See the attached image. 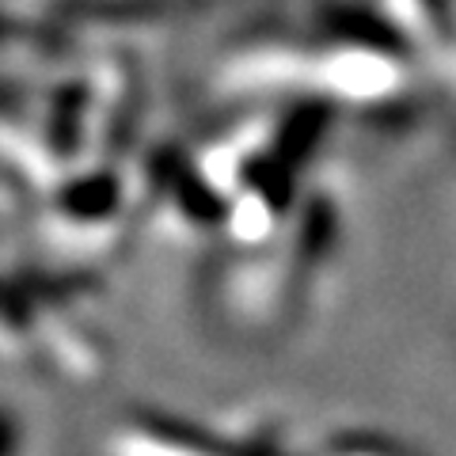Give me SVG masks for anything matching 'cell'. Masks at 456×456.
<instances>
[{
  "mask_svg": "<svg viewBox=\"0 0 456 456\" xmlns=\"http://www.w3.org/2000/svg\"><path fill=\"white\" fill-rule=\"evenodd\" d=\"M27 320L16 308V297H12L4 285H0V350H20L27 342Z\"/></svg>",
  "mask_w": 456,
  "mask_h": 456,
  "instance_id": "cell-1",
  "label": "cell"
},
{
  "mask_svg": "<svg viewBox=\"0 0 456 456\" xmlns=\"http://www.w3.org/2000/svg\"><path fill=\"white\" fill-rule=\"evenodd\" d=\"M23 445V430H20V419L0 403V456H20Z\"/></svg>",
  "mask_w": 456,
  "mask_h": 456,
  "instance_id": "cell-2",
  "label": "cell"
}]
</instances>
